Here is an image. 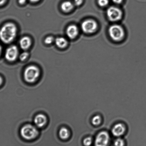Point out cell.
I'll return each instance as SVG.
<instances>
[{
  "label": "cell",
  "instance_id": "cell-1",
  "mask_svg": "<svg viewBox=\"0 0 146 146\" xmlns=\"http://www.w3.org/2000/svg\"><path fill=\"white\" fill-rule=\"evenodd\" d=\"M17 31V28L15 24L7 23L0 29V39L4 43H10L16 38Z\"/></svg>",
  "mask_w": 146,
  "mask_h": 146
},
{
  "label": "cell",
  "instance_id": "cell-2",
  "mask_svg": "<svg viewBox=\"0 0 146 146\" xmlns=\"http://www.w3.org/2000/svg\"><path fill=\"white\" fill-rule=\"evenodd\" d=\"M19 134L25 141H34L38 138L40 134L38 128L35 125L30 124L25 125L21 127Z\"/></svg>",
  "mask_w": 146,
  "mask_h": 146
},
{
  "label": "cell",
  "instance_id": "cell-3",
  "mask_svg": "<svg viewBox=\"0 0 146 146\" xmlns=\"http://www.w3.org/2000/svg\"><path fill=\"white\" fill-rule=\"evenodd\" d=\"M40 75L39 68L36 66L31 65L27 66L24 71V79L26 83L33 84L37 82Z\"/></svg>",
  "mask_w": 146,
  "mask_h": 146
},
{
  "label": "cell",
  "instance_id": "cell-4",
  "mask_svg": "<svg viewBox=\"0 0 146 146\" xmlns=\"http://www.w3.org/2000/svg\"><path fill=\"white\" fill-rule=\"evenodd\" d=\"M109 35L111 39L115 41H120L124 38L125 32L121 25H111L108 30Z\"/></svg>",
  "mask_w": 146,
  "mask_h": 146
},
{
  "label": "cell",
  "instance_id": "cell-5",
  "mask_svg": "<svg viewBox=\"0 0 146 146\" xmlns=\"http://www.w3.org/2000/svg\"><path fill=\"white\" fill-rule=\"evenodd\" d=\"M107 15L109 20L113 22L119 21L123 17V12L119 8L116 7H109L107 11Z\"/></svg>",
  "mask_w": 146,
  "mask_h": 146
},
{
  "label": "cell",
  "instance_id": "cell-6",
  "mask_svg": "<svg viewBox=\"0 0 146 146\" xmlns=\"http://www.w3.org/2000/svg\"><path fill=\"white\" fill-rule=\"evenodd\" d=\"M81 27L84 33L91 34L96 32L98 27V25L96 21L93 19H89L82 22Z\"/></svg>",
  "mask_w": 146,
  "mask_h": 146
},
{
  "label": "cell",
  "instance_id": "cell-7",
  "mask_svg": "<svg viewBox=\"0 0 146 146\" xmlns=\"http://www.w3.org/2000/svg\"><path fill=\"white\" fill-rule=\"evenodd\" d=\"M110 136L105 131H102L96 136L95 141V146H108Z\"/></svg>",
  "mask_w": 146,
  "mask_h": 146
},
{
  "label": "cell",
  "instance_id": "cell-8",
  "mask_svg": "<svg viewBox=\"0 0 146 146\" xmlns=\"http://www.w3.org/2000/svg\"><path fill=\"white\" fill-rule=\"evenodd\" d=\"M19 55V50L16 45H12L6 49L5 57L7 60L10 62L15 61Z\"/></svg>",
  "mask_w": 146,
  "mask_h": 146
},
{
  "label": "cell",
  "instance_id": "cell-9",
  "mask_svg": "<svg viewBox=\"0 0 146 146\" xmlns=\"http://www.w3.org/2000/svg\"><path fill=\"white\" fill-rule=\"evenodd\" d=\"M34 124L38 128L42 129L46 126L48 122V119L44 114L39 113L34 117Z\"/></svg>",
  "mask_w": 146,
  "mask_h": 146
},
{
  "label": "cell",
  "instance_id": "cell-10",
  "mask_svg": "<svg viewBox=\"0 0 146 146\" xmlns=\"http://www.w3.org/2000/svg\"><path fill=\"white\" fill-rule=\"evenodd\" d=\"M79 29L75 25H71L68 27L66 29V34L68 37L73 39L78 36L79 34Z\"/></svg>",
  "mask_w": 146,
  "mask_h": 146
},
{
  "label": "cell",
  "instance_id": "cell-11",
  "mask_svg": "<svg viewBox=\"0 0 146 146\" xmlns=\"http://www.w3.org/2000/svg\"><path fill=\"white\" fill-rule=\"evenodd\" d=\"M125 127L121 123L116 124L112 129V133L113 135L116 137H120L122 135L125 131Z\"/></svg>",
  "mask_w": 146,
  "mask_h": 146
},
{
  "label": "cell",
  "instance_id": "cell-12",
  "mask_svg": "<svg viewBox=\"0 0 146 146\" xmlns=\"http://www.w3.org/2000/svg\"><path fill=\"white\" fill-rule=\"evenodd\" d=\"M58 135L61 140L66 141L69 139L70 136V132L67 127H63L59 129Z\"/></svg>",
  "mask_w": 146,
  "mask_h": 146
},
{
  "label": "cell",
  "instance_id": "cell-13",
  "mask_svg": "<svg viewBox=\"0 0 146 146\" xmlns=\"http://www.w3.org/2000/svg\"><path fill=\"white\" fill-rule=\"evenodd\" d=\"M32 40L27 36L23 37L19 41V45L23 50H27L29 49L32 45Z\"/></svg>",
  "mask_w": 146,
  "mask_h": 146
},
{
  "label": "cell",
  "instance_id": "cell-14",
  "mask_svg": "<svg viewBox=\"0 0 146 146\" xmlns=\"http://www.w3.org/2000/svg\"><path fill=\"white\" fill-rule=\"evenodd\" d=\"M55 42L56 46L60 49L66 48L68 44L67 40L62 37L56 38L55 40Z\"/></svg>",
  "mask_w": 146,
  "mask_h": 146
},
{
  "label": "cell",
  "instance_id": "cell-15",
  "mask_svg": "<svg viewBox=\"0 0 146 146\" xmlns=\"http://www.w3.org/2000/svg\"><path fill=\"white\" fill-rule=\"evenodd\" d=\"M74 5L70 1H65L61 5V9L64 12L68 13L73 9Z\"/></svg>",
  "mask_w": 146,
  "mask_h": 146
},
{
  "label": "cell",
  "instance_id": "cell-16",
  "mask_svg": "<svg viewBox=\"0 0 146 146\" xmlns=\"http://www.w3.org/2000/svg\"><path fill=\"white\" fill-rule=\"evenodd\" d=\"M102 119L100 115H96L94 116L92 119V124L95 126L99 125L101 122Z\"/></svg>",
  "mask_w": 146,
  "mask_h": 146
},
{
  "label": "cell",
  "instance_id": "cell-17",
  "mask_svg": "<svg viewBox=\"0 0 146 146\" xmlns=\"http://www.w3.org/2000/svg\"><path fill=\"white\" fill-rule=\"evenodd\" d=\"M92 143V139L91 137H89L85 138L83 140L84 145L85 146H90Z\"/></svg>",
  "mask_w": 146,
  "mask_h": 146
},
{
  "label": "cell",
  "instance_id": "cell-18",
  "mask_svg": "<svg viewBox=\"0 0 146 146\" xmlns=\"http://www.w3.org/2000/svg\"><path fill=\"white\" fill-rule=\"evenodd\" d=\"M114 144L115 146H124V142L122 139L118 138L115 140Z\"/></svg>",
  "mask_w": 146,
  "mask_h": 146
},
{
  "label": "cell",
  "instance_id": "cell-19",
  "mask_svg": "<svg viewBox=\"0 0 146 146\" xmlns=\"http://www.w3.org/2000/svg\"><path fill=\"white\" fill-rule=\"evenodd\" d=\"M55 41L54 38L52 36H48L45 38L44 42L46 44H50Z\"/></svg>",
  "mask_w": 146,
  "mask_h": 146
},
{
  "label": "cell",
  "instance_id": "cell-20",
  "mask_svg": "<svg viewBox=\"0 0 146 146\" xmlns=\"http://www.w3.org/2000/svg\"><path fill=\"white\" fill-rule=\"evenodd\" d=\"M98 4L100 6L105 7L107 6L109 3V0H98Z\"/></svg>",
  "mask_w": 146,
  "mask_h": 146
},
{
  "label": "cell",
  "instance_id": "cell-21",
  "mask_svg": "<svg viewBox=\"0 0 146 146\" xmlns=\"http://www.w3.org/2000/svg\"><path fill=\"white\" fill-rule=\"evenodd\" d=\"M29 56V54L28 52H25L21 53L19 56V58L22 61H23L27 58Z\"/></svg>",
  "mask_w": 146,
  "mask_h": 146
},
{
  "label": "cell",
  "instance_id": "cell-22",
  "mask_svg": "<svg viewBox=\"0 0 146 146\" xmlns=\"http://www.w3.org/2000/svg\"><path fill=\"white\" fill-rule=\"evenodd\" d=\"M83 0H74V3L76 6H79L83 3Z\"/></svg>",
  "mask_w": 146,
  "mask_h": 146
},
{
  "label": "cell",
  "instance_id": "cell-23",
  "mask_svg": "<svg viewBox=\"0 0 146 146\" xmlns=\"http://www.w3.org/2000/svg\"><path fill=\"white\" fill-rule=\"evenodd\" d=\"M112 1L115 3L120 4L122 2L123 0H112Z\"/></svg>",
  "mask_w": 146,
  "mask_h": 146
},
{
  "label": "cell",
  "instance_id": "cell-24",
  "mask_svg": "<svg viewBox=\"0 0 146 146\" xmlns=\"http://www.w3.org/2000/svg\"><path fill=\"white\" fill-rule=\"evenodd\" d=\"M27 0H19L18 2L21 5H23L26 2Z\"/></svg>",
  "mask_w": 146,
  "mask_h": 146
},
{
  "label": "cell",
  "instance_id": "cell-25",
  "mask_svg": "<svg viewBox=\"0 0 146 146\" xmlns=\"http://www.w3.org/2000/svg\"><path fill=\"white\" fill-rule=\"evenodd\" d=\"M7 0H0V6L4 5L6 2Z\"/></svg>",
  "mask_w": 146,
  "mask_h": 146
},
{
  "label": "cell",
  "instance_id": "cell-26",
  "mask_svg": "<svg viewBox=\"0 0 146 146\" xmlns=\"http://www.w3.org/2000/svg\"><path fill=\"white\" fill-rule=\"evenodd\" d=\"M31 2L33 3H36L39 2V1L40 0H29Z\"/></svg>",
  "mask_w": 146,
  "mask_h": 146
},
{
  "label": "cell",
  "instance_id": "cell-27",
  "mask_svg": "<svg viewBox=\"0 0 146 146\" xmlns=\"http://www.w3.org/2000/svg\"><path fill=\"white\" fill-rule=\"evenodd\" d=\"M3 82V80L2 78L0 76V86L2 84Z\"/></svg>",
  "mask_w": 146,
  "mask_h": 146
},
{
  "label": "cell",
  "instance_id": "cell-28",
  "mask_svg": "<svg viewBox=\"0 0 146 146\" xmlns=\"http://www.w3.org/2000/svg\"><path fill=\"white\" fill-rule=\"evenodd\" d=\"M2 46H1V44H0V56H1V53H2Z\"/></svg>",
  "mask_w": 146,
  "mask_h": 146
}]
</instances>
